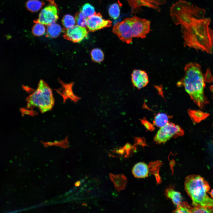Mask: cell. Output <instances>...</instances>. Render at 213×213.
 <instances>
[{"label":"cell","instance_id":"cell-1","mask_svg":"<svg viewBox=\"0 0 213 213\" xmlns=\"http://www.w3.org/2000/svg\"><path fill=\"white\" fill-rule=\"evenodd\" d=\"M205 10L183 0L173 4L170 15L175 24L181 26L185 46L211 53L213 32L209 27L211 20L204 18Z\"/></svg>","mask_w":213,"mask_h":213},{"label":"cell","instance_id":"cell-2","mask_svg":"<svg viewBox=\"0 0 213 213\" xmlns=\"http://www.w3.org/2000/svg\"><path fill=\"white\" fill-rule=\"evenodd\" d=\"M185 75L177 83L184 87L191 99L200 107L208 103L204 93L205 79L201 66L195 62L187 64L184 68Z\"/></svg>","mask_w":213,"mask_h":213},{"label":"cell","instance_id":"cell-3","mask_svg":"<svg viewBox=\"0 0 213 213\" xmlns=\"http://www.w3.org/2000/svg\"><path fill=\"white\" fill-rule=\"evenodd\" d=\"M150 22L136 16L116 23L112 32L123 42L129 44L133 38H144L151 30Z\"/></svg>","mask_w":213,"mask_h":213},{"label":"cell","instance_id":"cell-4","mask_svg":"<svg viewBox=\"0 0 213 213\" xmlns=\"http://www.w3.org/2000/svg\"><path fill=\"white\" fill-rule=\"evenodd\" d=\"M185 187L194 207H213V199L207 195L210 189L209 185L203 177L195 175L188 176L185 178Z\"/></svg>","mask_w":213,"mask_h":213},{"label":"cell","instance_id":"cell-5","mask_svg":"<svg viewBox=\"0 0 213 213\" xmlns=\"http://www.w3.org/2000/svg\"><path fill=\"white\" fill-rule=\"evenodd\" d=\"M27 101L28 108L37 107L43 113L50 110L54 104L51 90L42 80L39 81L37 89L27 98Z\"/></svg>","mask_w":213,"mask_h":213},{"label":"cell","instance_id":"cell-6","mask_svg":"<svg viewBox=\"0 0 213 213\" xmlns=\"http://www.w3.org/2000/svg\"><path fill=\"white\" fill-rule=\"evenodd\" d=\"M184 132L179 125L172 122H168L161 128L154 138L156 143L160 144L167 142L172 137L182 136Z\"/></svg>","mask_w":213,"mask_h":213},{"label":"cell","instance_id":"cell-7","mask_svg":"<svg viewBox=\"0 0 213 213\" xmlns=\"http://www.w3.org/2000/svg\"><path fill=\"white\" fill-rule=\"evenodd\" d=\"M58 18L57 8L53 5H49L41 11L38 18L35 20V23L38 22L44 25H49L55 23Z\"/></svg>","mask_w":213,"mask_h":213},{"label":"cell","instance_id":"cell-8","mask_svg":"<svg viewBox=\"0 0 213 213\" xmlns=\"http://www.w3.org/2000/svg\"><path fill=\"white\" fill-rule=\"evenodd\" d=\"M64 38L74 43H79L88 38V32L85 28L78 25L64 30Z\"/></svg>","mask_w":213,"mask_h":213},{"label":"cell","instance_id":"cell-9","mask_svg":"<svg viewBox=\"0 0 213 213\" xmlns=\"http://www.w3.org/2000/svg\"><path fill=\"white\" fill-rule=\"evenodd\" d=\"M112 22L102 18L99 13L95 12L93 15L87 18V26L89 31L94 32L104 28L110 27Z\"/></svg>","mask_w":213,"mask_h":213},{"label":"cell","instance_id":"cell-10","mask_svg":"<svg viewBox=\"0 0 213 213\" xmlns=\"http://www.w3.org/2000/svg\"><path fill=\"white\" fill-rule=\"evenodd\" d=\"M132 12L139 11L141 6H145L160 11L159 6L166 2V0H127Z\"/></svg>","mask_w":213,"mask_h":213},{"label":"cell","instance_id":"cell-11","mask_svg":"<svg viewBox=\"0 0 213 213\" xmlns=\"http://www.w3.org/2000/svg\"><path fill=\"white\" fill-rule=\"evenodd\" d=\"M131 75L133 85L138 89L146 87L149 82L147 74L143 70H134Z\"/></svg>","mask_w":213,"mask_h":213},{"label":"cell","instance_id":"cell-12","mask_svg":"<svg viewBox=\"0 0 213 213\" xmlns=\"http://www.w3.org/2000/svg\"><path fill=\"white\" fill-rule=\"evenodd\" d=\"M110 178L113 182L116 189L118 192L124 189L127 183V179L123 174L114 175L109 174Z\"/></svg>","mask_w":213,"mask_h":213},{"label":"cell","instance_id":"cell-13","mask_svg":"<svg viewBox=\"0 0 213 213\" xmlns=\"http://www.w3.org/2000/svg\"><path fill=\"white\" fill-rule=\"evenodd\" d=\"M149 173V169L148 165L143 162L136 164L132 170L133 175L137 178H145L148 176Z\"/></svg>","mask_w":213,"mask_h":213},{"label":"cell","instance_id":"cell-14","mask_svg":"<svg viewBox=\"0 0 213 213\" xmlns=\"http://www.w3.org/2000/svg\"><path fill=\"white\" fill-rule=\"evenodd\" d=\"M165 194L166 196L171 199L173 204L177 206L182 202V197L180 193L175 191L172 188H170L166 189Z\"/></svg>","mask_w":213,"mask_h":213},{"label":"cell","instance_id":"cell-15","mask_svg":"<svg viewBox=\"0 0 213 213\" xmlns=\"http://www.w3.org/2000/svg\"><path fill=\"white\" fill-rule=\"evenodd\" d=\"M62 31L61 26L59 24L54 23L48 26L46 36L50 38H56L60 35Z\"/></svg>","mask_w":213,"mask_h":213},{"label":"cell","instance_id":"cell-16","mask_svg":"<svg viewBox=\"0 0 213 213\" xmlns=\"http://www.w3.org/2000/svg\"><path fill=\"white\" fill-rule=\"evenodd\" d=\"M188 113L192 121L194 123L199 122L206 118L209 115L208 113L199 110H189Z\"/></svg>","mask_w":213,"mask_h":213},{"label":"cell","instance_id":"cell-17","mask_svg":"<svg viewBox=\"0 0 213 213\" xmlns=\"http://www.w3.org/2000/svg\"><path fill=\"white\" fill-rule=\"evenodd\" d=\"M169 118V116L164 113H158L154 117L153 123L156 126L161 128L168 122Z\"/></svg>","mask_w":213,"mask_h":213},{"label":"cell","instance_id":"cell-18","mask_svg":"<svg viewBox=\"0 0 213 213\" xmlns=\"http://www.w3.org/2000/svg\"><path fill=\"white\" fill-rule=\"evenodd\" d=\"M43 3L39 0H29L26 3L27 8L33 12L39 10L43 5Z\"/></svg>","mask_w":213,"mask_h":213},{"label":"cell","instance_id":"cell-19","mask_svg":"<svg viewBox=\"0 0 213 213\" xmlns=\"http://www.w3.org/2000/svg\"><path fill=\"white\" fill-rule=\"evenodd\" d=\"M91 55L92 61L94 62L100 63L104 59V54L102 51L100 49L96 48L91 51Z\"/></svg>","mask_w":213,"mask_h":213},{"label":"cell","instance_id":"cell-20","mask_svg":"<svg viewBox=\"0 0 213 213\" xmlns=\"http://www.w3.org/2000/svg\"><path fill=\"white\" fill-rule=\"evenodd\" d=\"M62 22L63 26L66 29L73 26L75 23V18L73 16L69 14L64 15Z\"/></svg>","mask_w":213,"mask_h":213},{"label":"cell","instance_id":"cell-21","mask_svg":"<svg viewBox=\"0 0 213 213\" xmlns=\"http://www.w3.org/2000/svg\"><path fill=\"white\" fill-rule=\"evenodd\" d=\"M33 25L32 32L36 36H41L44 35L46 32V28L44 25L40 23L36 22Z\"/></svg>","mask_w":213,"mask_h":213},{"label":"cell","instance_id":"cell-22","mask_svg":"<svg viewBox=\"0 0 213 213\" xmlns=\"http://www.w3.org/2000/svg\"><path fill=\"white\" fill-rule=\"evenodd\" d=\"M80 11L86 17H88L93 15L95 13L94 7L89 3H86L82 6Z\"/></svg>","mask_w":213,"mask_h":213},{"label":"cell","instance_id":"cell-23","mask_svg":"<svg viewBox=\"0 0 213 213\" xmlns=\"http://www.w3.org/2000/svg\"><path fill=\"white\" fill-rule=\"evenodd\" d=\"M108 12L111 18L114 19H117L120 14V9L118 4L115 3L111 5L109 9Z\"/></svg>","mask_w":213,"mask_h":213},{"label":"cell","instance_id":"cell-24","mask_svg":"<svg viewBox=\"0 0 213 213\" xmlns=\"http://www.w3.org/2000/svg\"><path fill=\"white\" fill-rule=\"evenodd\" d=\"M87 18L81 11L76 13L75 15V19L77 25L85 28L87 27Z\"/></svg>","mask_w":213,"mask_h":213},{"label":"cell","instance_id":"cell-25","mask_svg":"<svg viewBox=\"0 0 213 213\" xmlns=\"http://www.w3.org/2000/svg\"><path fill=\"white\" fill-rule=\"evenodd\" d=\"M193 208L189 206L187 202H181L177 206V209L174 211L175 213H192Z\"/></svg>","mask_w":213,"mask_h":213},{"label":"cell","instance_id":"cell-26","mask_svg":"<svg viewBox=\"0 0 213 213\" xmlns=\"http://www.w3.org/2000/svg\"><path fill=\"white\" fill-rule=\"evenodd\" d=\"M192 213H213V207L208 206L194 207Z\"/></svg>","mask_w":213,"mask_h":213},{"label":"cell","instance_id":"cell-27","mask_svg":"<svg viewBox=\"0 0 213 213\" xmlns=\"http://www.w3.org/2000/svg\"><path fill=\"white\" fill-rule=\"evenodd\" d=\"M80 185V182L79 181L76 182L75 184V186L76 187H78Z\"/></svg>","mask_w":213,"mask_h":213},{"label":"cell","instance_id":"cell-28","mask_svg":"<svg viewBox=\"0 0 213 213\" xmlns=\"http://www.w3.org/2000/svg\"><path fill=\"white\" fill-rule=\"evenodd\" d=\"M210 194L211 197L213 198V189L212 190L211 192L210 193Z\"/></svg>","mask_w":213,"mask_h":213},{"label":"cell","instance_id":"cell-29","mask_svg":"<svg viewBox=\"0 0 213 213\" xmlns=\"http://www.w3.org/2000/svg\"><path fill=\"white\" fill-rule=\"evenodd\" d=\"M210 89L211 91L212 92L213 94V85L211 86V87H210Z\"/></svg>","mask_w":213,"mask_h":213}]
</instances>
